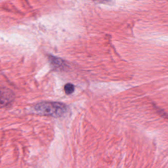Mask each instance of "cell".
<instances>
[{"label":"cell","instance_id":"4","mask_svg":"<svg viewBox=\"0 0 168 168\" xmlns=\"http://www.w3.org/2000/svg\"><path fill=\"white\" fill-rule=\"evenodd\" d=\"M49 60H50V62L54 66H56V67L61 66L63 64L62 61L60 60V59L57 58L56 57L51 56V57H49Z\"/></svg>","mask_w":168,"mask_h":168},{"label":"cell","instance_id":"2","mask_svg":"<svg viewBox=\"0 0 168 168\" xmlns=\"http://www.w3.org/2000/svg\"><path fill=\"white\" fill-rule=\"evenodd\" d=\"M15 98L12 90L6 88H0V108L9 107Z\"/></svg>","mask_w":168,"mask_h":168},{"label":"cell","instance_id":"1","mask_svg":"<svg viewBox=\"0 0 168 168\" xmlns=\"http://www.w3.org/2000/svg\"><path fill=\"white\" fill-rule=\"evenodd\" d=\"M34 110L36 113L39 115L57 118L62 116L67 112V108L63 103L45 102L37 104Z\"/></svg>","mask_w":168,"mask_h":168},{"label":"cell","instance_id":"3","mask_svg":"<svg viewBox=\"0 0 168 168\" xmlns=\"http://www.w3.org/2000/svg\"><path fill=\"white\" fill-rule=\"evenodd\" d=\"M64 91L67 95H71L74 91V86L73 84L68 83L64 86Z\"/></svg>","mask_w":168,"mask_h":168}]
</instances>
